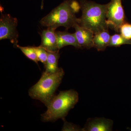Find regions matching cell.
Wrapping results in <instances>:
<instances>
[{"mask_svg": "<svg viewBox=\"0 0 131 131\" xmlns=\"http://www.w3.org/2000/svg\"><path fill=\"white\" fill-rule=\"evenodd\" d=\"M64 121V124L62 129V131H82V128L81 129L80 127L71 123H69Z\"/></svg>", "mask_w": 131, "mask_h": 131, "instance_id": "obj_17", "label": "cell"}, {"mask_svg": "<svg viewBox=\"0 0 131 131\" xmlns=\"http://www.w3.org/2000/svg\"><path fill=\"white\" fill-rule=\"evenodd\" d=\"M64 75L62 68L53 73H42L38 81L28 91L31 98L41 101L46 106L55 96V93L59 86Z\"/></svg>", "mask_w": 131, "mask_h": 131, "instance_id": "obj_4", "label": "cell"}, {"mask_svg": "<svg viewBox=\"0 0 131 131\" xmlns=\"http://www.w3.org/2000/svg\"><path fill=\"white\" fill-rule=\"evenodd\" d=\"M111 36L108 30H105L97 33L94 35L93 43L94 47L98 51H104L108 46Z\"/></svg>", "mask_w": 131, "mask_h": 131, "instance_id": "obj_11", "label": "cell"}, {"mask_svg": "<svg viewBox=\"0 0 131 131\" xmlns=\"http://www.w3.org/2000/svg\"><path fill=\"white\" fill-rule=\"evenodd\" d=\"M56 30L55 28L49 27L42 31L40 34L41 43L39 46L44 48L47 51H59Z\"/></svg>", "mask_w": 131, "mask_h": 131, "instance_id": "obj_7", "label": "cell"}, {"mask_svg": "<svg viewBox=\"0 0 131 131\" xmlns=\"http://www.w3.org/2000/svg\"><path fill=\"white\" fill-rule=\"evenodd\" d=\"M126 44L131 45V40L126 39L121 34H115L111 36L108 46L117 47Z\"/></svg>", "mask_w": 131, "mask_h": 131, "instance_id": "obj_13", "label": "cell"}, {"mask_svg": "<svg viewBox=\"0 0 131 131\" xmlns=\"http://www.w3.org/2000/svg\"><path fill=\"white\" fill-rule=\"evenodd\" d=\"M43 1L44 0H42V2H41V8L42 9L43 8Z\"/></svg>", "mask_w": 131, "mask_h": 131, "instance_id": "obj_18", "label": "cell"}, {"mask_svg": "<svg viewBox=\"0 0 131 131\" xmlns=\"http://www.w3.org/2000/svg\"><path fill=\"white\" fill-rule=\"evenodd\" d=\"M80 8V5L76 1L66 0L42 18L39 23L47 28L56 29L63 26L68 30L77 23L78 18L75 14Z\"/></svg>", "mask_w": 131, "mask_h": 131, "instance_id": "obj_1", "label": "cell"}, {"mask_svg": "<svg viewBox=\"0 0 131 131\" xmlns=\"http://www.w3.org/2000/svg\"><path fill=\"white\" fill-rule=\"evenodd\" d=\"M75 32L78 45L81 48L84 47L89 49L94 47V34L90 30L79 25L77 23L74 26Z\"/></svg>", "mask_w": 131, "mask_h": 131, "instance_id": "obj_9", "label": "cell"}, {"mask_svg": "<svg viewBox=\"0 0 131 131\" xmlns=\"http://www.w3.org/2000/svg\"><path fill=\"white\" fill-rule=\"evenodd\" d=\"M34 48L37 54L38 61H40L45 65L46 63L48 56L47 51L44 48L40 47V46L38 47H34Z\"/></svg>", "mask_w": 131, "mask_h": 131, "instance_id": "obj_15", "label": "cell"}, {"mask_svg": "<svg viewBox=\"0 0 131 131\" xmlns=\"http://www.w3.org/2000/svg\"><path fill=\"white\" fill-rule=\"evenodd\" d=\"M78 100V93L74 90L60 91L52 98L47 110L41 115V120L44 122H54L60 119L65 120L70 110L74 107Z\"/></svg>", "mask_w": 131, "mask_h": 131, "instance_id": "obj_3", "label": "cell"}, {"mask_svg": "<svg viewBox=\"0 0 131 131\" xmlns=\"http://www.w3.org/2000/svg\"><path fill=\"white\" fill-rule=\"evenodd\" d=\"M80 5L82 15L78 19L79 25L90 30L94 34L108 30L106 22L107 4L101 5L81 0Z\"/></svg>", "mask_w": 131, "mask_h": 131, "instance_id": "obj_2", "label": "cell"}, {"mask_svg": "<svg viewBox=\"0 0 131 131\" xmlns=\"http://www.w3.org/2000/svg\"><path fill=\"white\" fill-rule=\"evenodd\" d=\"M122 0H112L107 4L106 22L108 27L118 32L120 27L125 23V13Z\"/></svg>", "mask_w": 131, "mask_h": 131, "instance_id": "obj_6", "label": "cell"}, {"mask_svg": "<svg viewBox=\"0 0 131 131\" xmlns=\"http://www.w3.org/2000/svg\"><path fill=\"white\" fill-rule=\"evenodd\" d=\"M113 125V121L104 117L89 118L82 131H111L112 130Z\"/></svg>", "mask_w": 131, "mask_h": 131, "instance_id": "obj_8", "label": "cell"}, {"mask_svg": "<svg viewBox=\"0 0 131 131\" xmlns=\"http://www.w3.org/2000/svg\"><path fill=\"white\" fill-rule=\"evenodd\" d=\"M119 31L122 37L131 40V24L125 22L121 26Z\"/></svg>", "mask_w": 131, "mask_h": 131, "instance_id": "obj_16", "label": "cell"}, {"mask_svg": "<svg viewBox=\"0 0 131 131\" xmlns=\"http://www.w3.org/2000/svg\"><path fill=\"white\" fill-rule=\"evenodd\" d=\"M59 52H52L47 51L48 56L46 63L45 64V72L47 73H53L58 70V60L60 57Z\"/></svg>", "mask_w": 131, "mask_h": 131, "instance_id": "obj_12", "label": "cell"}, {"mask_svg": "<svg viewBox=\"0 0 131 131\" xmlns=\"http://www.w3.org/2000/svg\"><path fill=\"white\" fill-rule=\"evenodd\" d=\"M16 48L20 49L21 51L27 58L30 59L38 64V59L34 47L27 46L23 47L18 45Z\"/></svg>", "mask_w": 131, "mask_h": 131, "instance_id": "obj_14", "label": "cell"}, {"mask_svg": "<svg viewBox=\"0 0 131 131\" xmlns=\"http://www.w3.org/2000/svg\"><path fill=\"white\" fill-rule=\"evenodd\" d=\"M58 45L60 49L68 45L73 46L76 48H80L74 33L71 34L66 31H56Z\"/></svg>", "mask_w": 131, "mask_h": 131, "instance_id": "obj_10", "label": "cell"}, {"mask_svg": "<svg viewBox=\"0 0 131 131\" xmlns=\"http://www.w3.org/2000/svg\"><path fill=\"white\" fill-rule=\"evenodd\" d=\"M18 20L9 14L1 12L0 18V40L9 39L14 47L18 46V33L17 30Z\"/></svg>", "mask_w": 131, "mask_h": 131, "instance_id": "obj_5", "label": "cell"}]
</instances>
